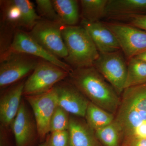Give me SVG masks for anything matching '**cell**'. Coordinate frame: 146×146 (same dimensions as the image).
I'll return each mask as SVG.
<instances>
[{"label": "cell", "instance_id": "cell-17", "mask_svg": "<svg viewBox=\"0 0 146 146\" xmlns=\"http://www.w3.org/2000/svg\"><path fill=\"white\" fill-rule=\"evenodd\" d=\"M52 2L60 23L63 25H76L80 17L78 1L52 0Z\"/></svg>", "mask_w": 146, "mask_h": 146}, {"label": "cell", "instance_id": "cell-3", "mask_svg": "<svg viewBox=\"0 0 146 146\" xmlns=\"http://www.w3.org/2000/svg\"><path fill=\"white\" fill-rule=\"evenodd\" d=\"M114 121L121 133L130 136L133 129L146 121V83L125 88Z\"/></svg>", "mask_w": 146, "mask_h": 146}, {"label": "cell", "instance_id": "cell-1", "mask_svg": "<svg viewBox=\"0 0 146 146\" xmlns=\"http://www.w3.org/2000/svg\"><path fill=\"white\" fill-rule=\"evenodd\" d=\"M70 82L90 102L111 113L118 109L117 93L94 66L73 69Z\"/></svg>", "mask_w": 146, "mask_h": 146}, {"label": "cell", "instance_id": "cell-19", "mask_svg": "<svg viewBox=\"0 0 146 146\" xmlns=\"http://www.w3.org/2000/svg\"><path fill=\"white\" fill-rule=\"evenodd\" d=\"M108 0H81L82 20L95 23L106 16Z\"/></svg>", "mask_w": 146, "mask_h": 146}, {"label": "cell", "instance_id": "cell-14", "mask_svg": "<svg viewBox=\"0 0 146 146\" xmlns=\"http://www.w3.org/2000/svg\"><path fill=\"white\" fill-rule=\"evenodd\" d=\"M81 25L88 32L100 53L121 50L117 38L104 23L82 20Z\"/></svg>", "mask_w": 146, "mask_h": 146}, {"label": "cell", "instance_id": "cell-28", "mask_svg": "<svg viewBox=\"0 0 146 146\" xmlns=\"http://www.w3.org/2000/svg\"><path fill=\"white\" fill-rule=\"evenodd\" d=\"M130 136L133 138L146 139V121L135 128Z\"/></svg>", "mask_w": 146, "mask_h": 146}, {"label": "cell", "instance_id": "cell-25", "mask_svg": "<svg viewBox=\"0 0 146 146\" xmlns=\"http://www.w3.org/2000/svg\"><path fill=\"white\" fill-rule=\"evenodd\" d=\"M35 3L38 14L41 18H43V19L44 20L58 22L61 23L59 17L55 9L52 1L36 0Z\"/></svg>", "mask_w": 146, "mask_h": 146}, {"label": "cell", "instance_id": "cell-18", "mask_svg": "<svg viewBox=\"0 0 146 146\" xmlns=\"http://www.w3.org/2000/svg\"><path fill=\"white\" fill-rule=\"evenodd\" d=\"M85 117L86 123L93 131L110 124L115 120L112 113L90 102L86 110Z\"/></svg>", "mask_w": 146, "mask_h": 146}, {"label": "cell", "instance_id": "cell-26", "mask_svg": "<svg viewBox=\"0 0 146 146\" xmlns=\"http://www.w3.org/2000/svg\"><path fill=\"white\" fill-rule=\"evenodd\" d=\"M47 139L49 146H70L68 130L51 132Z\"/></svg>", "mask_w": 146, "mask_h": 146}, {"label": "cell", "instance_id": "cell-23", "mask_svg": "<svg viewBox=\"0 0 146 146\" xmlns=\"http://www.w3.org/2000/svg\"><path fill=\"white\" fill-rule=\"evenodd\" d=\"M1 3L3 23L14 29L21 27V13L20 9L13 1H2Z\"/></svg>", "mask_w": 146, "mask_h": 146}, {"label": "cell", "instance_id": "cell-29", "mask_svg": "<svg viewBox=\"0 0 146 146\" xmlns=\"http://www.w3.org/2000/svg\"><path fill=\"white\" fill-rule=\"evenodd\" d=\"M8 129L0 126V146H11Z\"/></svg>", "mask_w": 146, "mask_h": 146}, {"label": "cell", "instance_id": "cell-13", "mask_svg": "<svg viewBox=\"0 0 146 146\" xmlns=\"http://www.w3.org/2000/svg\"><path fill=\"white\" fill-rule=\"evenodd\" d=\"M25 82L13 84L1 94L0 97L1 125L6 128L11 125L18 114L22 102Z\"/></svg>", "mask_w": 146, "mask_h": 146}, {"label": "cell", "instance_id": "cell-2", "mask_svg": "<svg viewBox=\"0 0 146 146\" xmlns=\"http://www.w3.org/2000/svg\"><path fill=\"white\" fill-rule=\"evenodd\" d=\"M62 35L68 52L66 63L74 69L93 66L100 53L86 29L63 26Z\"/></svg>", "mask_w": 146, "mask_h": 146}, {"label": "cell", "instance_id": "cell-15", "mask_svg": "<svg viewBox=\"0 0 146 146\" xmlns=\"http://www.w3.org/2000/svg\"><path fill=\"white\" fill-rule=\"evenodd\" d=\"M68 131L70 146H99L93 131L86 122L71 117Z\"/></svg>", "mask_w": 146, "mask_h": 146}, {"label": "cell", "instance_id": "cell-4", "mask_svg": "<svg viewBox=\"0 0 146 146\" xmlns=\"http://www.w3.org/2000/svg\"><path fill=\"white\" fill-rule=\"evenodd\" d=\"M69 74L68 72L52 63L39 60L25 82L23 96L38 95L50 91Z\"/></svg>", "mask_w": 146, "mask_h": 146}, {"label": "cell", "instance_id": "cell-30", "mask_svg": "<svg viewBox=\"0 0 146 146\" xmlns=\"http://www.w3.org/2000/svg\"><path fill=\"white\" fill-rule=\"evenodd\" d=\"M130 146H146V139L133 138Z\"/></svg>", "mask_w": 146, "mask_h": 146}, {"label": "cell", "instance_id": "cell-31", "mask_svg": "<svg viewBox=\"0 0 146 146\" xmlns=\"http://www.w3.org/2000/svg\"><path fill=\"white\" fill-rule=\"evenodd\" d=\"M135 57H136V58L140 59V60H143L146 63V51Z\"/></svg>", "mask_w": 146, "mask_h": 146}, {"label": "cell", "instance_id": "cell-8", "mask_svg": "<svg viewBox=\"0 0 146 146\" xmlns=\"http://www.w3.org/2000/svg\"><path fill=\"white\" fill-rule=\"evenodd\" d=\"M39 60L36 57L24 54L11 53L1 60L0 87L12 85L31 73Z\"/></svg>", "mask_w": 146, "mask_h": 146}, {"label": "cell", "instance_id": "cell-24", "mask_svg": "<svg viewBox=\"0 0 146 146\" xmlns=\"http://www.w3.org/2000/svg\"><path fill=\"white\" fill-rule=\"evenodd\" d=\"M69 114L67 111L58 106L51 119L50 132L68 130L70 121Z\"/></svg>", "mask_w": 146, "mask_h": 146}, {"label": "cell", "instance_id": "cell-10", "mask_svg": "<svg viewBox=\"0 0 146 146\" xmlns=\"http://www.w3.org/2000/svg\"><path fill=\"white\" fill-rule=\"evenodd\" d=\"M11 53L24 54L39 58L42 60H46L62 68L69 74L73 70L66 62L60 60L44 48L29 33L18 29L14 32L12 44L7 56Z\"/></svg>", "mask_w": 146, "mask_h": 146}, {"label": "cell", "instance_id": "cell-9", "mask_svg": "<svg viewBox=\"0 0 146 146\" xmlns=\"http://www.w3.org/2000/svg\"><path fill=\"white\" fill-rule=\"evenodd\" d=\"M104 23L115 35L121 50L128 60L146 51V31L130 25Z\"/></svg>", "mask_w": 146, "mask_h": 146}, {"label": "cell", "instance_id": "cell-12", "mask_svg": "<svg viewBox=\"0 0 146 146\" xmlns=\"http://www.w3.org/2000/svg\"><path fill=\"white\" fill-rule=\"evenodd\" d=\"M58 105L69 114L84 117L90 101L70 82L61 81L54 86Z\"/></svg>", "mask_w": 146, "mask_h": 146}, {"label": "cell", "instance_id": "cell-16", "mask_svg": "<svg viewBox=\"0 0 146 146\" xmlns=\"http://www.w3.org/2000/svg\"><path fill=\"white\" fill-rule=\"evenodd\" d=\"M146 10V0H109L106 16L126 18Z\"/></svg>", "mask_w": 146, "mask_h": 146}, {"label": "cell", "instance_id": "cell-20", "mask_svg": "<svg viewBox=\"0 0 146 146\" xmlns=\"http://www.w3.org/2000/svg\"><path fill=\"white\" fill-rule=\"evenodd\" d=\"M146 83V63L133 57L128 60L125 89Z\"/></svg>", "mask_w": 146, "mask_h": 146}, {"label": "cell", "instance_id": "cell-27", "mask_svg": "<svg viewBox=\"0 0 146 146\" xmlns=\"http://www.w3.org/2000/svg\"><path fill=\"white\" fill-rule=\"evenodd\" d=\"M131 25L146 32V14H139L127 17Z\"/></svg>", "mask_w": 146, "mask_h": 146}, {"label": "cell", "instance_id": "cell-7", "mask_svg": "<svg viewBox=\"0 0 146 146\" xmlns=\"http://www.w3.org/2000/svg\"><path fill=\"white\" fill-rule=\"evenodd\" d=\"M32 109L36 122L39 141L43 143L50 132L51 119L58 106L55 87L43 94L25 96Z\"/></svg>", "mask_w": 146, "mask_h": 146}, {"label": "cell", "instance_id": "cell-11", "mask_svg": "<svg viewBox=\"0 0 146 146\" xmlns=\"http://www.w3.org/2000/svg\"><path fill=\"white\" fill-rule=\"evenodd\" d=\"M16 146H33L39 139L34 116L22 100L18 114L11 126Z\"/></svg>", "mask_w": 146, "mask_h": 146}, {"label": "cell", "instance_id": "cell-21", "mask_svg": "<svg viewBox=\"0 0 146 146\" xmlns=\"http://www.w3.org/2000/svg\"><path fill=\"white\" fill-rule=\"evenodd\" d=\"M21 13V27L31 30L37 21L42 18L37 14L33 3L29 0H13Z\"/></svg>", "mask_w": 146, "mask_h": 146}, {"label": "cell", "instance_id": "cell-32", "mask_svg": "<svg viewBox=\"0 0 146 146\" xmlns=\"http://www.w3.org/2000/svg\"><path fill=\"white\" fill-rule=\"evenodd\" d=\"M38 146H49L47 138L46 139V140L44 142L41 143V144H40Z\"/></svg>", "mask_w": 146, "mask_h": 146}, {"label": "cell", "instance_id": "cell-6", "mask_svg": "<svg viewBox=\"0 0 146 146\" xmlns=\"http://www.w3.org/2000/svg\"><path fill=\"white\" fill-rule=\"evenodd\" d=\"M63 26L58 22L42 19L37 21L29 33L48 52L65 60L68 52L62 36Z\"/></svg>", "mask_w": 146, "mask_h": 146}, {"label": "cell", "instance_id": "cell-5", "mask_svg": "<svg viewBox=\"0 0 146 146\" xmlns=\"http://www.w3.org/2000/svg\"><path fill=\"white\" fill-rule=\"evenodd\" d=\"M124 56L121 50L100 53L93 65L118 94L125 89L127 64Z\"/></svg>", "mask_w": 146, "mask_h": 146}, {"label": "cell", "instance_id": "cell-22", "mask_svg": "<svg viewBox=\"0 0 146 146\" xmlns=\"http://www.w3.org/2000/svg\"><path fill=\"white\" fill-rule=\"evenodd\" d=\"M95 132L96 137L104 146H119L121 132L115 121Z\"/></svg>", "mask_w": 146, "mask_h": 146}]
</instances>
